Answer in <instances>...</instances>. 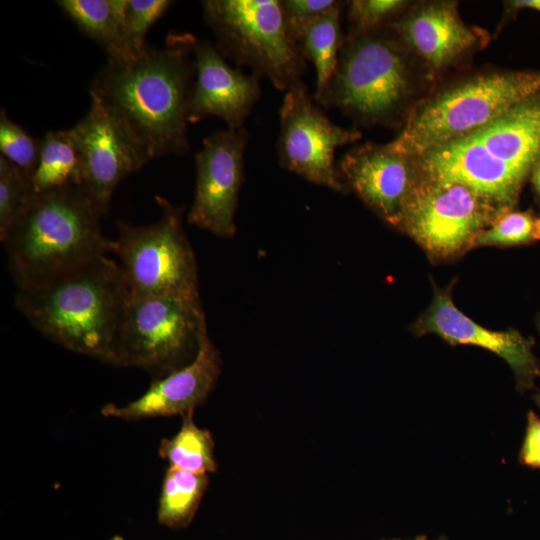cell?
<instances>
[{
    "mask_svg": "<svg viewBox=\"0 0 540 540\" xmlns=\"http://www.w3.org/2000/svg\"><path fill=\"white\" fill-rule=\"evenodd\" d=\"M190 33L171 32L163 47L146 45L135 58L107 60L89 94L153 159L190 150L188 103L196 73Z\"/></svg>",
    "mask_w": 540,
    "mask_h": 540,
    "instance_id": "cell-1",
    "label": "cell"
},
{
    "mask_svg": "<svg viewBox=\"0 0 540 540\" xmlns=\"http://www.w3.org/2000/svg\"><path fill=\"white\" fill-rule=\"evenodd\" d=\"M128 293L118 262L107 255L18 288L16 309L66 349L116 366Z\"/></svg>",
    "mask_w": 540,
    "mask_h": 540,
    "instance_id": "cell-2",
    "label": "cell"
},
{
    "mask_svg": "<svg viewBox=\"0 0 540 540\" xmlns=\"http://www.w3.org/2000/svg\"><path fill=\"white\" fill-rule=\"evenodd\" d=\"M412 160L417 179L458 182L501 212L513 210L540 160V91L483 127Z\"/></svg>",
    "mask_w": 540,
    "mask_h": 540,
    "instance_id": "cell-3",
    "label": "cell"
},
{
    "mask_svg": "<svg viewBox=\"0 0 540 540\" xmlns=\"http://www.w3.org/2000/svg\"><path fill=\"white\" fill-rule=\"evenodd\" d=\"M103 215L80 187L35 195L0 238L17 288L27 287L111 252Z\"/></svg>",
    "mask_w": 540,
    "mask_h": 540,
    "instance_id": "cell-4",
    "label": "cell"
},
{
    "mask_svg": "<svg viewBox=\"0 0 540 540\" xmlns=\"http://www.w3.org/2000/svg\"><path fill=\"white\" fill-rule=\"evenodd\" d=\"M540 91V72L491 71L446 86L411 112L388 146L408 158L465 136Z\"/></svg>",
    "mask_w": 540,
    "mask_h": 540,
    "instance_id": "cell-5",
    "label": "cell"
},
{
    "mask_svg": "<svg viewBox=\"0 0 540 540\" xmlns=\"http://www.w3.org/2000/svg\"><path fill=\"white\" fill-rule=\"evenodd\" d=\"M413 94L411 54L390 26L345 37L319 104L363 125L390 123Z\"/></svg>",
    "mask_w": 540,
    "mask_h": 540,
    "instance_id": "cell-6",
    "label": "cell"
},
{
    "mask_svg": "<svg viewBox=\"0 0 540 540\" xmlns=\"http://www.w3.org/2000/svg\"><path fill=\"white\" fill-rule=\"evenodd\" d=\"M204 21L224 57L288 91L302 83L305 58L289 36L279 0H206Z\"/></svg>",
    "mask_w": 540,
    "mask_h": 540,
    "instance_id": "cell-7",
    "label": "cell"
},
{
    "mask_svg": "<svg viewBox=\"0 0 540 540\" xmlns=\"http://www.w3.org/2000/svg\"><path fill=\"white\" fill-rule=\"evenodd\" d=\"M207 330L199 295H159L127 300L116 366L144 369L155 379L189 364Z\"/></svg>",
    "mask_w": 540,
    "mask_h": 540,
    "instance_id": "cell-8",
    "label": "cell"
},
{
    "mask_svg": "<svg viewBox=\"0 0 540 540\" xmlns=\"http://www.w3.org/2000/svg\"><path fill=\"white\" fill-rule=\"evenodd\" d=\"M160 219L149 225L118 223L111 252L119 266L129 298L159 295H199L194 252L183 230V209L161 196Z\"/></svg>",
    "mask_w": 540,
    "mask_h": 540,
    "instance_id": "cell-9",
    "label": "cell"
},
{
    "mask_svg": "<svg viewBox=\"0 0 540 540\" xmlns=\"http://www.w3.org/2000/svg\"><path fill=\"white\" fill-rule=\"evenodd\" d=\"M502 213L464 184L416 178L396 227L431 258L446 259L474 246L478 235Z\"/></svg>",
    "mask_w": 540,
    "mask_h": 540,
    "instance_id": "cell-10",
    "label": "cell"
},
{
    "mask_svg": "<svg viewBox=\"0 0 540 540\" xmlns=\"http://www.w3.org/2000/svg\"><path fill=\"white\" fill-rule=\"evenodd\" d=\"M302 82L288 90L279 109L278 157L283 168L337 192L347 187L334 164L337 147L361 138L357 129L332 123Z\"/></svg>",
    "mask_w": 540,
    "mask_h": 540,
    "instance_id": "cell-11",
    "label": "cell"
},
{
    "mask_svg": "<svg viewBox=\"0 0 540 540\" xmlns=\"http://www.w3.org/2000/svg\"><path fill=\"white\" fill-rule=\"evenodd\" d=\"M81 161V189L101 214L109 213L118 184L152 158L124 126L98 101L67 129Z\"/></svg>",
    "mask_w": 540,
    "mask_h": 540,
    "instance_id": "cell-12",
    "label": "cell"
},
{
    "mask_svg": "<svg viewBox=\"0 0 540 540\" xmlns=\"http://www.w3.org/2000/svg\"><path fill=\"white\" fill-rule=\"evenodd\" d=\"M248 132L217 131L203 140L195 155V196L187 220L219 237H233L235 212L244 174Z\"/></svg>",
    "mask_w": 540,
    "mask_h": 540,
    "instance_id": "cell-13",
    "label": "cell"
},
{
    "mask_svg": "<svg viewBox=\"0 0 540 540\" xmlns=\"http://www.w3.org/2000/svg\"><path fill=\"white\" fill-rule=\"evenodd\" d=\"M433 300L413 324L416 335L436 334L452 345H474L501 357L512 369L520 392L535 387L540 378V361L533 353L534 341L515 329L493 331L462 313L451 296L452 285L441 289L434 284Z\"/></svg>",
    "mask_w": 540,
    "mask_h": 540,
    "instance_id": "cell-14",
    "label": "cell"
},
{
    "mask_svg": "<svg viewBox=\"0 0 540 540\" xmlns=\"http://www.w3.org/2000/svg\"><path fill=\"white\" fill-rule=\"evenodd\" d=\"M389 26L407 51L421 60L428 75L455 64L487 40L485 32L463 22L454 1L407 8Z\"/></svg>",
    "mask_w": 540,
    "mask_h": 540,
    "instance_id": "cell-15",
    "label": "cell"
},
{
    "mask_svg": "<svg viewBox=\"0 0 540 540\" xmlns=\"http://www.w3.org/2000/svg\"><path fill=\"white\" fill-rule=\"evenodd\" d=\"M220 371L219 352L205 330L197 354L189 364L154 379L140 397L123 406L105 405L101 414L135 421L193 412L213 390Z\"/></svg>",
    "mask_w": 540,
    "mask_h": 540,
    "instance_id": "cell-16",
    "label": "cell"
},
{
    "mask_svg": "<svg viewBox=\"0 0 540 540\" xmlns=\"http://www.w3.org/2000/svg\"><path fill=\"white\" fill-rule=\"evenodd\" d=\"M194 60L196 80L188 103V123L216 116L229 130L243 129L260 96L258 77L232 68L216 45L207 40H196Z\"/></svg>",
    "mask_w": 540,
    "mask_h": 540,
    "instance_id": "cell-17",
    "label": "cell"
},
{
    "mask_svg": "<svg viewBox=\"0 0 540 540\" xmlns=\"http://www.w3.org/2000/svg\"><path fill=\"white\" fill-rule=\"evenodd\" d=\"M338 174L369 207L396 227L416 182L413 160L388 144L366 143L348 151Z\"/></svg>",
    "mask_w": 540,
    "mask_h": 540,
    "instance_id": "cell-18",
    "label": "cell"
},
{
    "mask_svg": "<svg viewBox=\"0 0 540 540\" xmlns=\"http://www.w3.org/2000/svg\"><path fill=\"white\" fill-rule=\"evenodd\" d=\"M56 3L83 33L103 48L109 60L135 58L124 37L127 0H60Z\"/></svg>",
    "mask_w": 540,
    "mask_h": 540,
    "instance_id": "cell-19",
    "label": "cell"
},
{
    "mask_svg": "<svg viewBox=\"0 0 540 540\" xmlns=\"http://www.w3.org/2000/svg\"><path fill=\"white\" fill-rule=\"evenodd\" d=\"M31 182L35 195L68 187L81 188L80 156L68 130L45 134Z\"/></svg>",
    "mask_w": 540,
    "mask_h": 540,
    "instance_id": "cell-20",
    "label": "cell"
},
{
    "mask_svg": "<svg viewBox=\"0 0 540 540\" xmlns=\"http://www.w3.org/2000/svg\"><path fill=\"white\" fill-rule=\"evenodd\" d=\"M342 6L325 13L314 21L302 35L298 46L305 59H309L316 70V103L327 90L338 63L344 43L340 14Z\"/></svg>",
    "mask_w": 540,
    "mask_h": 540,
    "instance_id": "cell-21",
    "label": "cell"
},
{
    "mask_svg": "<svg viewBox=\"0 0 540 540\" xmlns=\"http://www.w3.org/2000/svg\"><path fill=\"white\" fill-rule=\"evenodd\" d=\"M207 474L168 468L162 483L157 511L158 522L170 529L187 527L207 489Z\"/></svg>",
    "mask_w": 540,
    "mask_h": 540,
    "instance_id": "cell-22",
    "label": "cell"
},
{
    "mask_svg": "<svg viewBox=\"0 0 540 540\" xmlns=\"http://www.w3.org/2000/svg\"><path fill=\"white\" fill-rule=\"evenodd\" d=\"M193 412L182 415V425L171 438L162 439L159 455L170 468L196 474H207L217 470L212 434L199 428L193 420Z\"/></svg>",
    "mask_w": 540,
    "mask_h": 540,
    "instance_id": "cell-23",
    "label": "cell"
},
{
    "mask_svg": "<svg viewBox=\"0 0 540 540\" xmlns=\"http://www.w3.org/2000/svg\"><path fill=\"white\" fill-rule=\"evenodd\" d=\"M34 196L31 179L0 155V238L24 213Z\"/></svg>",
    "mask_w": 540,
    "mask_h": 540,
    "instance_id": "cell-24",
    "label": "cell"
},
{
    "mask_svg": "<svg viewBox=\"0 0 540 540\" xmlns=\"http://www.w3.org/2000/svg\"><path fill=\"white\" fill-rule=\"evenodd\" d=\"M537 217L531 210H509L476 238L474 246H522L533 243L536 238Z\"/></svg>",
    "mask_w": 540,
    "mask_h": 540,
    "instance_id": "cell-25",
    "label": "cell"
},
{
    "mask_svg": "<svg viewBox=\"0 0 540 540\" xmlns=\"http://www.w3.org/2000/svg\"><path fill=\"white\" fill-rule=\"evenodd\" d=\"M41 140H37L20 125L7 116L4 109L0 111V152L30 179L32 178L40 157Z\"/></svg>",
    "mask_w": 540,
    "mask_h": 540,
    "instance_id": "cell-26",
    "label": "cell"
},
{
    "mask_svg": "<svg viewBox=\"0 0 540 540\" xmlns=\"http://www.w3.org/2000/svg\"><path fill=\"white\" fill-rule=\"evenodd\" d=\"M172 4L173 1L169 0H127L124 37L133 56H138L144 50L148 30Z\"/></svg>",
    "mask_w": 540,
    "mask_h": 540,
    "instance_id": "cell-27",
    "label": "cell"
},
{
    "mask_svg": "<svg viewBox=\"0 0 540 540\" xmlns=\"http://www.w3.org/2000/svg\"><path fill=\"white\" fill-rule=\"evenodd\" d=\"M351 23L346 37L389 26L409 6L403 0H353L348 2Z\"/></svg>",
    "mask_w": 540,
    "mask_h": 540,
    "instance_id": "cell-28",
    "label": "cell"
},
{
    "mask_svg": "<svg viewBox=\"0 0 540 540\" xmlns=\"http://www.w3.org/2000/svg\"><path fill=\"white\" fill-rule=\"evenodd\" d=\"M336 0H285L283 15L290 38L298 44L306 29L325 13L342 6Z\"/></svg>",
    "mask_w": 540,
    "mask_h": 540,
    "instance_id": "cell-29",
    "label": "cell"
},
{
    "mask_svg": "<svg viewBox=\"0 0 540 540\" xmlns=\"http://www.w3.org/2000/svg\"><path fill=\"white\" fill-rule=\"evenodd\" d=\"M522 465L540 469V418L535 412L527 413V424L524 440L519 452Z\"/></svg>",
    "mask_w": 540,
    "mask_h": 540,
    "instance_id": "cell-30",
    "label": "cell"
},
{
    "mask_svg": "<svg viewBox=\"0 0 540 540\" xmlns=\"http://www.w3.org/2000/svg\"><path fill=\"white\" fill-rule=\"evenodd\" d=\"M507 3L510 11H518L520 9H532L540 12V0H513Z\"/></svg>",
    "mask_w": 540,
    "mask_h": 540,
    "instance_id": "cell-31",
    "label": "cell"
},
{
    "mask_svg": "<svg viewBox=\"0 0 540 540\" xmlns=\"http://www.w3.org/2000/svg\"><path fill=\"white\" fill-rule=\"evenodd\" d=\"M530 180L532 183L533 191L535 193L536 200L540 206V160L533 168Z\"/></svg>",
    "mask_w": 540,
    "mask_h": 540,
    "instance_id": "cell-32",
    "label": "cell"
},
{
    "mask_svg": "<svg viewBox=\"0 0 540 540\" xmlns=\"http://www.w3.org/2000/svg\"><path fill=\"white\" fill-rule=\"evenodd\" d=\"M536 238L540 240V216L536 220Z\"/></svg>",
    "mask_w": 540,
    "mask_h": 540,
    "instance_id": "cell-33",
    "label": "cell"
},
{
    "mask_svg": "<svg viewBox=\"0 0 540 540\" xmlns=\"http://www.w3.org/2000/svg\"><path fill=\"white\" fill-rule=\"evenodd\" d=\"M390 540H401V539H390ZM411 540H427V537L425 535H419Z\"/></svg>",
    "mask_w": 540,
    "mask_h": 540,
    "instance_id": "cell-34",
    "label": "cell"
},
{
    "mask_svg": "<svg viewBox=\"0 0 540 540\" xmlns=\"http://www.w3.org/2000/svg\"><path fill=\"white\" fill-rule=\"evenodd\" d=\"M535 403L540 407V392L533 396Z\"/></svg>",
    "mask_w": 540,
    "mask_h": 540,
    "instance_id": "cell-35",
    "label": "cell"
},
{
    "mask_svg": "<svg viewBox=\"0 0 540 540\" xmlns=\"http://www.w3.org/2000/svg\"><path fill=\"white\" fill-rule=\"evenodd\" d=\"M537 327L540 333V313L538 314V317H537Z\"/></svg>",
    "mask_w": 540,
    "mask_h": 540,
    "instance_id": "cell-36",
    "label": "cell"
},
{
    "mask_svg": "<svg viewBox=\"0 0 540 540\" xmlns=\"http://www.w3.org/2000/svg\"><path fill=\"white\" fill-rule=\"evenodd\" d=\"M437 540H448L445 536L438 538Z\"/></svg>",
    "mask_w": 540,
    "mask_h": 540,
    "instance_id": "cell-37",
    "label": "cell"
}]
</instances>
